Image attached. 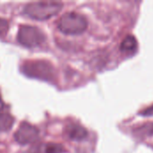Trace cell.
I'll return each instance as SVG.
<instances>
[{"label": "cell", "instance_id": "cell-3", "mask_svg": "<svg viewBox=\"0 0 153 153\" xmlns=\"http://www.w3.org/2000/svg\"><path fill=\"white\" fill-rule=\"evenodd\" d=\"M88 26L86 18L75 12L65 13L59 19L57 27L59 30L65 34H81Z\"/></svg>", "mask_w": 153, "mask_h": 153}, {"label": "cell", "instance_id": "cell-5", "mask_svg": "<svg viewBox=\"0 0 153 153\" xmlns=\"http://www.w3.org/2000/svg\"><path fill=\"white\" fill-rule=\"evenodd\" d=\"M38 137H39L38 129L27 122H22L14 134L15 141L20 144H23V145L34 143L38 139Z\"/></svg>", "mask_w": 153, "mask_h": 153}, {"label": "cell", "instance_id": "cell-9", "mask_svg": "<svg viewBox=\"0 0 153 153\" xmlns=\"http://www.w3.org/2000/svg\"><path fill=\"white\" fill-rule=\"evenodd\" d=\"M120 48L123 52H126V53H132L135 51V49L137 48L136 39L132 35H128L123 39Z\"/></svg>", "mask_w": 153, "mask_h": 153}, {"label": "cell", "instance_id": "cell-4", "mask_svg": "<svg viewBox=\"0 0 153 153\" xmlns=\"http://www.w3.org/2000/svg\"><path fill=\"white\" fill-rule=\"evenodd\" d=\"M17 39L25 47L34 48L42 44L46 39V36L38 27L23 24L19 27Z\"/></svg>", "mask_w": 153, "mask_h": 153}, {"label": "cell", "instance_id": "cell-7", "mask_svg": "<svg viewBox=\"0 0 153 153\" xmlns=\"http://www.w3.org/2000/svg\"><path fill=\"white\" fill-rule=\"evenodd\" d=\"M66 134L68 137L74 141H82L88 135L87 130L80 125L71 124L66 127Z\"/></svg>", "mask_w": 153, "mask_h": 153}, {"label": "cell", "instance_id": "cell-11", "mask_svg": "<svg viewBox=\"0 0 153 153\" xmlns=\"http://www.w3.org/2000/svg\"><path fill=\"white\" fill-rule=\"evenodd\" d=\"M142 115L143 116H152L153 115V106L149 108L148 109H145L144 111L142 112Z\"/></svg>", "mask_w": 153, "mask_h": 153}, {"label": "cell", "instance_id": "cell-8", "mask_svg": "<svg viewBox=\"0 0 153 153\" xmlns=\"http://www.w3.org/2000/svg\"><path fill=\"white\" fill-rule=\"evenodd\" d=\"M13 124V117L7 111V109L0 108V132L9 131Z\"/></svg>", "mask_w": 153, "mask_h": 153}, {"label": "cell", "instance_id": "cell-10", "mask_svg": "<svg viewBox=\"0 0 153 153\" xmlns=\"http://www.w3.org/2000/svg\"><path fill=\"white\" fill-rule=\"evenodd\" d=\"M9 29V22L7 20L0 17V36H4L6 34Z\"/></svg>", "mask_w": 153, "mask_h": 153}, {"label": "cell", "instance_id": "cell-6", "mask_svg": "<svg viewBox=\"0 0 153 153\" xmlns=\"http://www.w3.org/2000/svg\"><path fill=\"white\" fill-rule=\"evenodd\" d=\"M65 149L62 145L56 143H41L39 145H34L30 153H63Z\"/></svg>", "mask_w": 153, "mask_h": 153}, {"label": "cell", "instance_id": "cell-1", "mask_svg": "<svg viewBox=\"0 0 153 153\" xmlns=\"http://www.w3.org/2000/svg\"><path fill=\"white\" fill-rule=\"evenodd\" d=\"M62 7L60 2H33L25 6L24 13L33 19L46 20L58 13Z\"/></svg>", "mask_w": 153, "mask_h": 153}, {"label": "cell", "instance_id": "cell-2", "mask_svg": "<svg viewBox=\"0 0 153 153\" xmlns=\"http://www.w3.org/2000/svg\"><path fill=\"white\" fill-rule=\"evenodd\" d=\"M22 72L31 78L50 81L55 77V69L53 65L45 60L26 61L21 67Z\"/></svg>", "mask_w": 153, "mask_h": 153}]
</instances>
